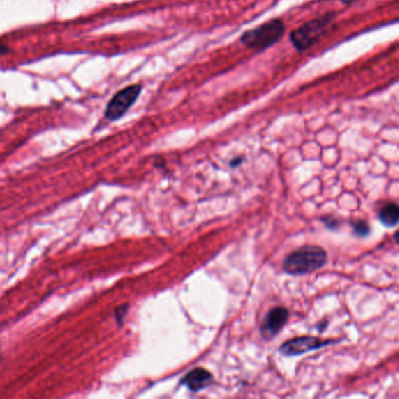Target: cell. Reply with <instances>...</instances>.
I'll return each mask as SVG.
<instances>
[{"label": "cell", "instance_id": "cell-1", "mask_svg": "<svg viewBox=\"0 0 399 399\" xmlns=\"http://www.w3.org/2000/svg\"><path fill=\"white\" fill-rule=\"evenodd\" d=\"M327 252L320 246L308 245L286 256L282 268L291 275H304L321 270L327 263Z\"/></svg>", "mask_w": 399, "mask_h": 399}, {"label": "cell", "instance_id": "cell-2", "mask_svg": "<svg viewBox=\"0 0 399 399\" xmlns=\"http://www.w3.org/2000/svg\"><path fill=\"white\" fill-rule=\"evenodd\" d=\"M285 24L282 20L273 19L253 30L245 32L241 37V41L248 49H266L280 40L285 34Z\"/></svg>", "mask_w": 399, "mask_h": 399}, {"label": "cell", "instance_id": "cell-3", "mask_svg": "<svg viewBox=\"0 0 399 399\" xmlns=\"http://www.w3.org/2000/svg\"><path fill=\"white\" fill-rule=\"evenodd\" d=\"M334 18H335L334 13H327L320 18L313 19L311 22L303 24L298 30L293 31L289 38L294 47L300 52L309 49L311 44H314L318 40V38L325 33V31L332 24Z\"/></svg>", "mask_w": 399, "mask_h": 399}, {"label": "cell", "instance_id": "cell-4", "mask_svg": "<svg viewBox=\"0 0 399 399\" xmlns=\"http://www.w3.org/2000/svg\"><path fill=\"white\" fill-rule=\"evenodd\" d=\"M140 90H142V87L140 85H133L117 92L108 104L106 117L109 121H115L122 117L123 115L126 114L127 111H129L130 108L133 107V104L136 102Z\"/></svg>", "mask_w": 399, "mask_h": 399}, {"label": "cell", "instance_id": "cell-5", "mask_svg": "<svg viewBox=\"0 0 399 399\" xmlns=\"http://www.w3.org/2000/svg\"><path fill=\"white\" fill-rule=\"evenodd\" d=\"M333 341H322L318 337L301 336L287 341L280 347V352L285 356H299L309 351L318 350L320 348L333 344Z\"/></svg>", "mask_w": 399, "mask_h": 399}, {"label": "cell", "instance_id": "cell-6", "mask_svg": "<svg viewBox=\"0 0 399 399\" xmlns=\"http://www.w3.org/2000/svg\"><path fill=\"white\" fill-rule=\"evenodd\" d=\"M289 311L285 307H274L267 313L261 334L265 340H272L280 333L281 329L285 327L286 322L288 320Z\"/></svg>", "mask_w": 399, "mask_h": 399}, {"label": "cell", "instance_id": "cell-7", "mask_svg": "<svg viewBox=\"0 0 399 399\" xmlns=\"http://www.w3.org/2000/svg\"><path fill=\"white\" fill-rule=\"evenodd\" d=\"M212 381H213L212 373L203 368H196L181 378V384L185 385L190 391L200 392L207 386H210Z\"/></svg>", "mask_w": 399, "mask_h": 399}, {"label": "cell", "instance_id": "cell-8", "mask_svg": "<svg viewBox=\"0 0 399 399\" xmlns=\"http://www.w3.org/2000/svg\"><path fill=\"white\" fill-rule=\"evenodd\" d=\"M380 222L386 227H393L398 224L399 209L396 204L389 203L385 206L382 207L378 213Z\"/></svg>", "mask_w": 399, "mask_h": 399}, {"label": "cell", "instance_id": "cell-9", "mask_svg": "<svg viewBox=\"0 0 399 399\" xmlns=\"http://www.w3.org/2000/svg\"><path fill=\"white\" fill-rule=\"evenodd\" d=\"M352 229H354V232L357 234L359 237H366L369 236L370 227L368 225V222H363V220H359V222H354L352 224Z\"/></svg>", "mask_w": 399, "mask_h": 399}, {"label": "cell", "instance_id": "cell-10", "mask_svg": "<svg viewBox=\"0 0 399 399\" xmlns=\"http://www.w3.org/2000/svg\"><path fill=\"white\" fill-rule=\"evenodd\" d=\"M322 220H323L325 225L328 226V229H336L339 227V222H337L336 219H334L333 217H325Z\"/></svg>", "mask_w": 399, "mask_h": 399}, {"label": "cell", "instance_id": "cell-11", "mask_svg": "<svg viewBox=\"0 0 399 399\" xmlns=\"http://www.w3.org/2000/svg\"><path fill=\"white\" fill-rule=\"evenodd\" d=\"M241 162H243V158L238 157V158L233 159L232 162L229 163V165H231V167H238Z\"/></svg>", "mask_w": 399, "mask_h": 399}, {"label": "cell", "instance_id": "cell-12", "mask_svg": "<svg viewBox=\"0 0 399 399\" xmlns=\"http://www.w3.org/2000/svg\"><path fill=\"white\" fill-rule=\"evenodd\" d=\"M8 52V47H6V46H1V44H0V56H3V54H5V53Z\"/></svg>", "mask_w": 399, "mask_h": 399}, {"label": "cell", "instance_id": "cell-13", "mask_svg": "<svg viewBox=\"0 0 399 399\" xmlns=\"http://www.w3.org/2000/svg\"><path fill=\"white\" fill-rule=\"evenodd\" d=\"M343 4H352V3H355L357 0H341Z\"/></svg>", "mask_w": 399, "mask_h": 399}]
</instances>
